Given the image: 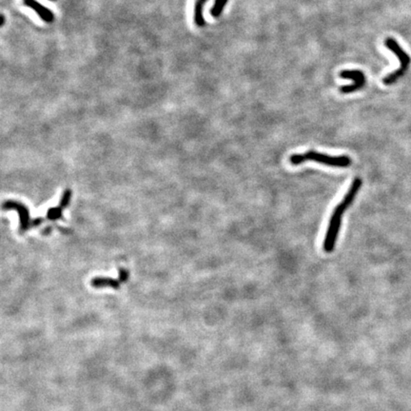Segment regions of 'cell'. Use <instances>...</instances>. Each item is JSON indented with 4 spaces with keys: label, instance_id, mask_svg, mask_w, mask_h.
<instances>
[{
    "label": "cell",
    "instance_id": "4fadbf2b",
    "mask_svg": "<svg viewBox=\"0 0 411 411\" xmlns=\"http://www.w3.org/2000/svg\"><path fill=\"white\" fill-rule=\"evenodd\" d=\"M44 222V218H35L32 220V228L33 227H38Z\"/></svg>",
    "mask_w": 411,
    "mask_h": 411
},
{
    "label": "cell",
    "instance_id": "9a60e30c",
    "mask_svg": "<svg viewBox=\"0 0 411 411\" xmlns=\"http://www.w3.org/2000/svg\"><path fill=\"white\" fill-rule=\"evenodd\" d=\"M49 1H55V0H49Z\"/></svg>",
    "mask_w": 411,
    "mask_h": 411
},
{
    "label": "cell",
    "instance_id": "7c38bea8",
    "mask_svg": "<svg viewBox=\"0 0 411 411\" xmlns=\"http://www.w3.org/2000/svg\"><path fill=\"white\" fill-rule=\"evenodd\" d=\"M128 279H129V271L124 267H120L119 268V280H120V282L126 283L128 281Z\"/></svg>",
    "mask_w": 411,
    "mask_h": 411
},
{
    "label": "cell",
    "instance_id": "30bf717a",
    "mask_svg": "<svg viewBox=\"0 0 411 411\" xmlns=\"http://www.w3.org/2000/svg\"><path fill=\"white\" fill-rule=\"evenodd\" d=\"M62 213H63V209L61 207H56V208H51L49 209L47 213V219L54 221V220H58L62 217Z\"/></svg>",
    "mask_w": 411,
    "mask_h": 411
},
{
    "label": "cell",
    "instance_id": "8992f818",
    "mask_svg": "<svg viewBox=\"0 0 411 411\" xmlns=\"http://www.w3.org/2000/svg\"><path fill=\"white\" fill-rule=\"evenodd\" d=\"M22 2L26 7L33 10L38 16V17L44 22L51 23L54 21L53 13L40 2L36 0H23Z\"/></svg>",
    "mask_w": 411,
    "mask_h": 411
},
{
    "label": "cell",
    "instance_id": "7a4b0ae2",
    "mask_svg": "<svg viewBox=\"0 0 411 411\" xmlns=\"http://www.w3.org/2000/svg\"><path fill=\"white\" fill-rule=\"evenodd\" d=\"M290 163L294 166L300 165L307 161H314L323 165L339 168H345L351 165V159L348 156H329L315 150H309L302 154H293L290 156Z\"/></svg>",
    "mask_w": 411,
    "mask_h": 411
},
{
    "label": "cell",
    "instance_id": "5bb4252c",
    "mask_svg": "<svg viewBox=\"0 0 411 411\" xmlns=\"http://www.w3.org/2000/svg\"><path fill=\"white\" fill-rule=\"evenodd\" d=\"M50 230H51V228H50V227H48L47 229L45 228V230L43 231V233H44V234H45V233H46V234H48Z\"/></svg>",
    "mask_w": 411,
    "mask_h": 411
},
{
    "label": "cell",
    "instance_id": "5b68a950",
    "mask_svg": "<svg viewBox=\"0 0 411 411\" xmlns=\"http://www.w3.org/2000/svg\"><path fill=\"white\" fill-rule=\"evenodd\" d=\"M3 209L4 210H15L18 213L19 220H20V232H25L29 229L32 228V220L30 217L29 210L23 204H21L17 201L10 200V201H7V202L4 203Z\"/></svg>",
    "mask_w": 411,
    "mask_h": 411
},
{
    "label": "cell",
    "instance_id": "277c9868",
    "mask_svg": "<svg viewBox=\"0 0 411 411\" xmlns=\"http://www.w3.org/2000/svg\"><path fill=\"white\" fill-rule=\"evenodd\" d=\"M340 77L343 79L352 80L353 84L344 86L340 89L342 94H352L361 89H363L365 85L366 79L363 72L358 70H345L340 73Z\"/></svg>",
    "mask_w": 411,
    "mask_h": 411
},
{
    "label": "cell",
    "instance_id": "3957f363",
    "mask_svg": "<svg viewBox=\"0 0 411 411\" xmlns=\"http://www.w3.org/2000/svg\"><path fill=\"white\" fill-rule=\"evenodd\" d=\"M385 45L388 49H390L399 59L400 61V68L393 72V73L387 74V76L383 79V82L385 85H391L395 83L399 78L404 76V74L407 73L410 65H411V59L410 55L402 49L400 44L392 37H388L385 41Z\"/></svg>",
    "mask_w": 411,
    "mask_h": 411
},
{
    "label": "cell",
    "instance_id": "9c48e42d",
    "mask_svg": "<svg viewBox=\"0 0 411 411\" xmlns=\"http://www.w3.org/2000/svg\"><path fill=\"white\" fill-rule=\"evenodd\" d=\"M228 1L229 0H215L213 8L211 9V15H212V16H214L215 18L219 17L222 15V13L224 11V8L227 5Z\"/></svg>",
    "mask_w": 411,
    "mask_h": 411
},
{
    "label": "cell",
    "instance_id": "52a82bcc",
    "mask_svg": "<svg viewBox=\"0 0 411 411\" xmlns=\"http://www.w3.org/2000/svg\"><path fill=\"white\" fill-rule=\"evenodd\" d=\"M120 280H115L110 277H97L92 280V286L94 288H104V287H111L115 290H118L120 288Z\"/></svg>",
    "mask_w": 411,
    "mask_h": 411
},
{
    "label": "cell",
    "instance_id": "6da1fadb",
    "mask_svg": "<svg viewBox=\"0 0 411 411\" xmlns=\"http://www.w3.org/2000/svg\"><path fill=\"white\" fill-rule=\"evenodd\" d=\"M361 187H362V180L360 178H355L354 181L352 182V185L349 188L348 192L345 195L343 201L339 204L338 206L336 207V209L334 210V212H333V214L330 217L329 225L328 227V230H327L326 237H325V240H324V249H325L326 252L330 253V252L333 251L334 247H335V244L337 241L343 214L346 211V209L352 204V202L355 199V196L360 191Z\"/></svg>",
    "mask_w": 411,
    "mask_h": 411
},
{
    "label": "cell",
    "instance_id": "8fae6325",
    "mask_svg": "<svg viewBox=\"0 0 411 411\" xmlns=\"http://www.w3.org/2000/svg\"><path fill=\"white\" fill-rule=\"evenodd\" d=\"M71 198H72V191L68 189V190H66L64 192V194H63L62 197H61V200H60V203H59L58 206L61 207L64 210L65 208H67L69 206V204L71 202Z\"/></svg>",
    "mask_w": 411,
    "mask_h": 411
},
{
    "label": "cell",
    "instance_id": "ba28073f",
    "mask_svg": "<svg viewBox=\"0 0 411 411\" xmlns=\"http://www.w3.org/2000/svg\"><path fill=\"white\" fill-rule=\"evenodd\" d=\"M208 0H196L194 5V22L198 27H204L206 24L204 16H203V9L204 5L207 3Z\"/></svg>",
    "mask_w": 411,
    "mask_h": 411
}]
</instances>
